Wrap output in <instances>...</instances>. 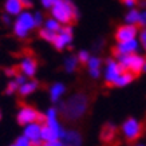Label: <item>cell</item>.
<instances>
[{
	"mask_svg": "<svg viewBox=\"0 0 146 146\" xmlns=\"http://www.w3.org/2000/svg\"><path fill=\"white\" fill-rule=\"evenodd\" d=\"M39 113L31 106H23L18 113V122L23 126H26L28 123L36 122L39 119Z\"/></svg>",
	"mask_w": 146,
	"mask_h": 146,
	"instance_id": "7c38bea8",
	"label": "cell"
},
{
	"mask_svg": "<svg viewBox=\"0 0 146 146\" xmlns=\"http://www.w3.org/2000/svg\"><path fill=\"white\" fill-rule=\"evenodd\" d=\"M76 58H78V60H79V62L87 63L90 55H89V52H87V51H80V52L78 54V56H76Z\"/></svg>",
	"mask_w": 146,
	"mask_h": 146,
	"instance_id": "f546056e",
	"label": "cell"
},
{
	"mask_svg": "<svg viewBox=\"0 0 146 146\" xmlns=\"http://www.w3.org/2000/svg\"><path fill=\"white\" fill-rule=\"evenodd\" d=\"M5 72H7V75H9V76H15V75H16V71L13 70V68H8V70H5Z\"/></svg>",
	"mask_w": 146,
	"mask_h": 146,
	"instance_id": "8d00e7d4",
	"label": "cell"
},
{
	"mask_svg": "<svg viewBox=\"0 0 146 146\" xmlns=\"http://www.w3.org/2000/svg\"><path fill=\"white\" fill-rule=\"evenodd\" d=\"M23 5H24V8H28V7H31L32 5V1L31 0H22Z\"/></svg>",
	"mask_w": 146,
	"mask_h": 146,
	"instance_id": "d590c367",
	"label": "cell"
},
{
	"mask_svg": "<svg viewBox=\"0 0 146 146\" xmlns=\"http://www.w3.org/2000/svg\"><path fill=\"white\" fill-rule=\"evenodd\" d=\"M121 1H122V3L127 7V8H133L134 5L138 3V0H121Z\"/></svg>",
	"mask_w": 146,
	"mask_h": 146,
	"instance_id": "d6a6232c",
	"label": "cell"
},
{
	"mask_svg": "<svg viewBox=\"0 0 146 146\" xmlns=\"http://www.w3.org/2000/svg\"><path fill=\"white\" fill-rule=\"evenodd\" d=\"M138 35V28L135 24H122L115 31V39L117 42H125V40L135 39Z\"/></svg>",
	"mask_w": 146,
	"mask_h": 146,
	"instance_id": "30bf717a",
	"label": "cell"
},
{
	"mask_svg": "<svg viewBox=\"0 0 146 146\" xmlns=\"http://www.w3.org/2000/svg\"><path fill=\"white\" fill-rule=\"evenodd\" d=\"M0 119H1V111H0Z\"/></svg>",
	"mask_w": 146,
	"mask_h": 146,
	"instance_id": "f35d334b",
	"label": "cell"
},
{
	"mask_svg": "<svg viewBox=\"0 0 146 146\" xmlns=\"http://www.w3.org/2000/svg\"><path fill=\"white\" fill-rule=\"evenodd\" d=\"M71 42H72V28H71L68 24H66V26L62 27V28L56 32V36H55V39H54L52 44L55 46L56 50L62 51V50L66 48L67 46H70Z\"/></svg>",
	"mask_w": 146,
	"mask_h": 146,
	"instance_id": "52a82bcc",
	"label": "cell"
},
{
	"mask_svg": "<svg viewBox=\"0 0 146 146\" xmlns=\"http://www.w3.org/2000/svg\"><path fill=\"white\" fill-rule=\"evenodd\" d=\"M114 134H115L114 125L107 123L106 126L103 127V131H102V139H103V141H110V139L114 138Z\"/></svg>",
	"mask_w": 146,
	"mask_h": 146,
	"instance_id": "7402d4cb",
	"label": "cell"
},
{
	"mask_svg": "<svg viewBox=\"0 0 146 146\" xmlns=\"http://www.w3.org/2000/svg\"><path fill=\"white\" fill-rule=\"evenodd\" d=\"M63 146H80L82 145V137L75 130H64L63 135L60 137Z\"/></svg>",
	"mask_w": 146,
	"mask_h": 146,
	"instance_id": "5bb4252c",
	"label": "cell"
},
{
	"mask_svg": "<svg viewBox=\"0 0 146 146\" xmlns=\"http://www.w3.org/2000/svg\"><path fill=\"white\" fill-rule=\"evenodd\" d=\"M122 71L123 70H122L119 62L109 59L106 63V68H105V80L109 84H115V82H117V79H118V76L121 75Z\"/></svg>",
	"mask_w": 146,
	"mask_h": 146,
	"instance_id": "9c48e42d",
	"label": "cell"
},
{
	"mask_svg": "<svg viewBox=\"0 0 146 146\" xmlns=\"http://www.w3.org/2000/svg\"><path fill=\"white\" fill-rule=\"evenodd\" d=\"M34 28H35L34 13L23 9L13 22V34L20 39H26L28 34H30V31H32Z\"/></svg>",
	"mask_w": 146,
	"mask_h": 146,
	"instance_id": "277c9868",
	"label": "cell"
},
{
	"mask_svg": "<svg viewBox=\"0 0 146 146\" xmlns=\"http://www.w3.org/2000/svg\"><path fill=\"white\" fill-rule=\"evenodd\" d=\"M34 22H35V27H40L43 23H44V18L42 12H35L34 13Z\"/></svg>",
	"mask_w": 146,
	"mask_h": 146,
	"instance_id": "83f0119b",
	"label": "cell"
},
{
	"mask_svg": "<svg viewBox=\"0 0 146 146\" xmlns=\"http://www.w3.org/2000/svg\"><path fill=\"white\" fill-rule=\"evenodd\" d=\"M66 91V86L63 83H55L51 86V89H50V97H51V101L52 102H58L60 99L63 94Z\"/></svg>",
	"mask_w": 146,
	"mask_h": 146,
	"instance_id": "e0dca14e",
	"label": "cell"
},
{
	"mask_svg": "<svg viewBox=\"0 0 146 146\" xmlns=\"http://www.w3.org/2000/svg\"><path fill=\"white\" fill-rule=\"evenodd\" d=\"M138 20H139V11L137 8H130V11H127L126 16H125V22L127 24H138Z\"/></svg>",
	"mask_w": 146,
	"mask_h": 146,
	"instance_id": "ffe728a7",
	"label": "cell"
},
{
	"mask_svg": "<svg viewBox=\"0 0 146 146\" xmlns=\"http://www.w3.org/2000/svg\"><path fill=\"white\" fill-rule=\"evenodd\" d=\"M78 58H74V56H68L64 62V68H66L67 72H74L76 68V64H78Z\"/></svg>",
	"mask_w": 146,
	"mask_h": 146,
	"instance_id": "cb8c5ba5",
	"label": "cell"
},
{
	"mask_svg": "<svg viewBox=\"0 0 146 146\" xmlns=\"http://www.w3.org/2000/svg\"><path fill=\"white\" fill-rule=\"evenodd\" d=\"M23 9H24V5L22 0H5L4 1V11L9 16H18Z\"/></svg>",
	"mask_w": 146,
	"mask_h": 146,
	"instance_id": "9a60e30c",
	"label": "cell"
},
{
	"mask_svg": "<svg viewBox=\"0 0 146 146\" xmlns=\"http://www.w3.org/2000/svg\"><path fill=\"white\" fill-rule=\"evenodd\" d=\"M16 90H19V83L16 80H11L7 84V89H5V94H13Z\"/></svg>",
	"mask_w": 146,
	"mask_h": 146,
	"instance_id": "484cf974",
	"label": "cell"
},
{
	"mask_svg": "<svg viewBox=\"0 0 146 146\" xmlns=\"http://www.w3.org/2000/svg\"><path fill=\"white\" fill-rule=\"evenodd\" d=\"M38 89V82L35 80H30V82H24L23 84L19 86V93L22 94V95H28V94L34 93L35 90Z\"/></svg>",
	"mask_w": 146,
	"mask_h": 146,
	"instance_id": "d6986e66",
	"label": "cell"
},
{
	"mask_svg": "<svg viewBox=\"0 0 146 146\" xmlns=\"http://www.w3.org/2000/svg\"><path fill=\"white\" fill-rule=\"evenodd\" d=\"M24 137H27L30 139V142L32 143V146H40L42 145V125L40 122H32V123L26 125L24 129Z\"/></svg>",
	"mask_w": 146,
	"mask_h": 146,
	"instance_id": "ba28073f",
	"label": "cell"
},
{
	"mask_svg": "<svg viewBox=\"0 0 146 146\" xmlns=\"http://www.w3.org/2000/svg\"><path fill=\"white\" fill-rule=\"evenodd\" d=\"M11 146H32V143L30 142V139H28V138L23 135V137H19Z\"/></svg>",
	"mask_w": 146,
	"mask_h": 146,
	"instance_id": "d4e9b609",
	"label": "cell"
},
{
	"mask_svg": "<svg viewBox=\"0 0 146 146\" xmlns=\"http://www.w3.org/2000/svg\"><path fill=\"white\" fill-rule=\"evenodd\" d=\"M16 82H18L19 83V86H20V84H23L24 83V82H26V78H24V75H16Z\"/></svg>",
	"mask_w": 146,
	"mask_h": 146,
	"instance_id": "e575fe53",
	"label": "cell"
},
{
	"mask_svg": "<svg viewBox=\"0 0 146 146\" xmlns=\"http://www.w3.org/2000/svg\"><path fill=\"white\" fill-rule=\"evenodd\" d=\"M135 146H146V145H145V143H137Z\"/></svg>",
	"mask_w": 146,
	"mask_h": 146,
	"instance_id": "74e56055",
	"label": "cell"
},
{
	"mask_svg": "<svg viewBox=\"0 0 146 146\" xmlns=\"http://www.w3.org/2000/svg\"><path fill=\"white\" fill-rule=\"evenodd\" d=\"M36 68H38V62H36V59L34 56L28 55V56H24L22 59V62H20V70H22V72L26 76L35 75Z\"/></svg>",
	"mask_w": 146,
	"mask_h": 146,
	"instance_id": "4fadbf2b",
	"label": "cell"
},
{
	"mask_svg": "<svg viewBox=\"0 0 146 146\" xmlns=\"http://www.w3.org/2000/svg\"><path fill=\"white\" fill-rule=\"evenodd\" d=\"M51 16L56 19L62 26H66L78 19L79 13L71 0H58L51 7Z\"/></svg>",
	"mask_w": 146,
	"mask_h": 146,
	"instance_id": "7a4b0ae2",
	"label": "cell"
},
{
	"mask_svg": "<svg viewBox=\"0 0 146 146\" xmlns=\"http://www.w3.org/2000/svg\"><path fill=\"white\" fill-rule=\"evenodd\" d=\"M138 35H139V46L146 51V27L138 32Z\"/></svg>",
	"mask_w": 146,
	"mask_h": 146,
	"instance_id": "4316f807",
	"label": "cell"
},
{
	"mask_svg": "<svg viewBox=\"0 0 146 146\" xmlns=\"http://www.w3.org/2000/svg\"><path fill=\"white\" fill-rule=\"evenodd\" d=\"M1 20H3L4 24H9V23H11V18H9L8 13H4V15L1 16Z\"/></svg>",
	"mask_w": 146,
	"mask_h": 146,
	"instance_id": "836d02e7",
	"label": "cell"
},
{
	"mask_svg": "<svg viewBox=\"0 0 146 146\" xmlns=\"http://www.w3.org/2000/svg\"><path fill=\"white\" fill-rule=\"evenodd\" d=\"M87 67L89 72L93 78H98L101 74V59L97 56H90L87 60Z\"/></svg>",
	"mask_w": 146,
	"mask_h": 146,
	"instance_id": "2e32d148",
	"label": "cell"
},
{
	"mask_svg": "<svg viewBox=\"0 0 146 146\" xmlns=\"http://www.w3.org/2000/svg\"><path fill=\"white\" fill-rule=\"evenodd\" d=\"M138 24L141 27H143V28L146 27V9L139 11V20H138Z\"/></svg>",
	"mask_w": 146,
	"mask_h": 146,
	"instance_id": "4dcf8cb0",
	"label": "cell"
},
{
	"mask_svg": "<svg viewBox=\"0 0 146 146\" xmlns=\"http://www.w3.org/2000/svg\"><path fill=\"white\" fill-rule=\"evenodd\" d=\"M40 146H63V142L60 139H52V141H44L42 142Z\"/></svg>",
	"mask_w": 146,
	"mask_h": 146,
	"instance_id": "f1b7e54d",
	"label": "cell"
},
{
	"mask_svg": "<svg viewBox=\"0 0 146 146\" xmlns=\"http://www.w3.org/2000/svg\"><path fill=\"white\" fill-rule=\"evenodd\" d=\"M118 62H119L122 70L131 71L134 75L139 74L143 71V66H145V58H142L141 55L137 54H129V55H121L118 56Z\"/></svg>",
	"mask_w": 146,
	"mask_h": 146,
	"instance_id": "5b68a950",
	"label": "cell"
},
{
	"mask_svg": "<svg viewBox=\"0 0 146 146\" xmlns=\"http://www.w3.org/2000/svg\"><path fill=\"white\" fill-rule=\"evenodd\" d=\"M43 27L44 28H47V30H50V31H54V32H58L60 28H62V24L58 22L55 18H48V19H46L44 23H43Z\"/></svg>",
	"mask_w": 146,
	"mask_h": 146,
	"instance_id": "44dd1931",
	"label": "cell"
},
{
	"mask_svg": "<svg viewBox=\"0 0 146 146\" xmlns=\"http://www.w3.org/2000/svg\"><path fill=\"white\" fill-rule=\"evenodd\" d=\"M134 79V74L131 71H126L123 70L121 72V75L118 76V79L115 82V86H119V87H123V86H127L129 83H131Z\"/></svg>",
	"mask_w": 146,
	"mask_h": 146,
	"instance_id": "ac0fdd59",
	"label": "cell"
},
{
	"mask_svg": "<svg viewBox=\"0 0 146 146\" xmlns=\"http://www.w3.org/2000/svg\"><path fill=\"white\" fill-rule=\"evenodd\" d=\"M56 1H58V0H40L42 5H43L44 8H47V9H51V7H52Z\"/></svg>",
	"mask_w": 146,
	"mask_h": 146,
	"instance_id": "1f68e13d",
	"label": "cell"
},
{
	"mask_svg": "<svg viewBox=\"0 0 146 146\" xmlns=\"http://www.w3.org/2000/svg\"><path fill=\"white\" fill-rule=\"evenodd\" d=\"M44 122L42 126V138L43 141H52V139H60L64 130L62 129L59 121H58V111L55 109H50L44 115Z\"/></svg>",
	"mask_w": 146,
	"mask_h": 146,
	"instance_id": "3957f363",
	"label": "cell"
},
{
	"mask_svg": "<svg viewBox=\"0 0 146 146\" xmlns=\"http://www.w3.org/2000/svg\"><path fill=\"white\" fill-rule=\"evenodd\" d=\"M89 107V98L83 93H78L62 105V114L67 121L80 119Z\"/></svg>",
	"mask_w": 146,
	"mask_h": 146,
	"instance_id": "6da1fadb",
	"label": "cell"
},
{
	"mask_svg": "<svg viewBox=\"0 0 146 146\" xmlns=\"http://www.w3.org/2000/svg\"><path fill=\"white\" fill-rule=\"evenodd\" d=\"M139 48V42L135 39L125 40V42H118L117 47L114 48V52L117 56L121 55H129V54H135Z\"/></svg>",
	"mask_w": 146,
	"mask_h": 146,
	"instance_id": "8fae6325",
	"label": "cell"
},
{
	"mask_svg": "<svg viewBox=\"0 0 146 146\" xmlns=\"http://www.w3.org/2000/svg\"><path fill=\"white\" fill-rule=\"evenodd\" d=\"M39 35H40V38H42L43 40L52 43L54 39H55V36H56V32L50 31V30H47V28H44V27H43V28L39 31Z\"/></svg>",
	"mask_w": 146,
	"mask_h": 146,
	"instance_id": "603a6c76",
	"label": "cell"
},
{
	"mask_svg": "<svg viewBox=\"0 0 146 146\" xmlns=\"http://www.w3.org/2000/svg\"><path fill=\"white\" fill-rule=\"evenodd\" d=\"M122 134L127 141H135L138 137L142 134V125L141 122H138L134 118L125 121V123L122 125Z\"/></svg>",
	"mask_w": 146,
	"mask_h": 146,
	"instance_id": "8992f818",
	"label": "cell"
}]
</instances>
